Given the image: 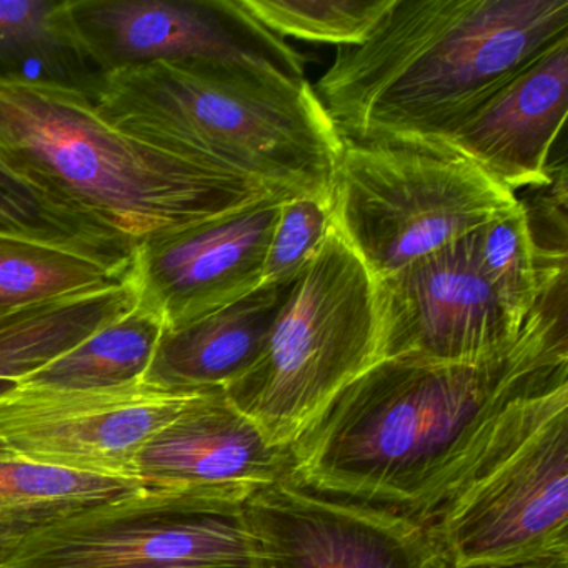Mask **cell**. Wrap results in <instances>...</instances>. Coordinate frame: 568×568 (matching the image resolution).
Segmentation results:
<instances>
[{
  "instance_id": "9",
  "label": "cell",
  "mask_w": 568,
  "mask_h": 568,
  "mask_svg": "<svg viewBox=\"0 0 568 568\" xmlns=\"http://www.w3.org/2000/svg\"><path fill=\"white\" fill-rule=\"evenodd\" d=\"M69 19L102 75L155 62H221L308 81L305 59L239 0H69Z\"/></svg>"
},
{
  "instance_id": "12",
  "label": "cell",
  "mask_w": 568,
  "mask_h": 568,
  "mask_svg": "<svg viewBox=\"0 0 568 568\" xmlns=\"http://www.w3.org/2000/svg\"><path fill=\"white\" fill-rule=\"evenodd\" d=\"M244 514L257 568H432L440 557L415 518L294 480L255 491Z\"/></svg>"
},
{
  "instance_id": "18",
  "label": "cell",
  "mask_w": 568,
  "mask_h": 568,
  "mask_svg": "<svg viewBox=\"0 0 568 568\" xmlns=\"http://www.w3.org/2000/svg\"><path fill=\"white\" fill-rule=\"evenodd\" d=\"M144 488L135 478L62 470L0 447V560L55 521L132 497Z\"/></svg>"
},
{
  "instance_id": "14",
  "label": "cell",
  "mask_w": 568,
  "mask_h": 568,
  "mask_svg": "<svg viewBox=\"0 0 568 568\" xmlns=\"http://www.w3.org/2000/svg\"><path fill=\"white\" fill-rule=\"evenodd\" d=\"M134 477L145 487L245 504L255 491L292 480V452L274 444L224 390H204L142 447Z\"/></svg>"
},
{
  "instance_id": "21",
  "label": "cell",
  "mask_w": 568,
  "mask_h": 568,
  "mask_svg": "<svg viewBox=\"0 0 568 568\" xmlns=\"http://www.w3.org/2000/svg\"><path fill=\"white\" fill-rule=\"evenodd\" d=\"M0 235L28 239L132 271L135 245L101 222L65 207L0 162Z\"/></svg>"
},
{
  "instance_id": "25",
  "label": "cell",
  "mask_w": 568,
  "mask_h": 568,
  "mask_svg": "<svg viewBox=\"0 0 568 568\" xmlns=\"http://www.w3.org/2000/svg\"><path fill=\"white\" fill-rule=\"evenodd\" d=\"M332 225L334 195L331 199L304 195L282 202L265 255L261 287L294 284L324 244Z\"/></svg>"
},
{
  "instance_id": "6",
  "label": "cell",
  "mask_w": 568,
  "mask_h": 568,
  "mask_svg": "<svg viewBox=\"0 0 568 568\" xmlns=\"http://www.w3.org/2000/svg\"><path fill=\"white\" fill-rule=\"evenodd\" d=\"M334 224L375 281L517 207V195L435 144L344 141Z\"/></svg>"
},
{
  "instance_id": "2",
  "label": "cell",
  "mask_w": 568,
  "mask_h": 568,
  "mask_svg": "<svg viewBox=\"0 0 568 568\" xmlns=\"http://www.w3.org/2000/svg\"><path fill=\"white\" fill-rule=\"evenodd\" d=\"M568 39V0H394L315 85L344 141H437Z\"/></svg>"
},
{
  "instance_id": "23",
  "label": "cell",
  "mask_w": 568,
  "mask_h": 568,
  "mask_svg": "<svg viewBox=\"0 0 568 568\" xmlns=\"http://www.w3.org/2000/svg\"><path fill=\"white\" fill-rule=\"evenodd\" d=\"M475 245L485 281L521 321L530 317L548 292L567 282V268L545 264L518 204L478 229Z\"/></svg>"
},
{
  "instance_id": "16",
  "label": "cell",
  "mask_w": 568,
  "mask_h": 568,
  "mask_svg": "<svg viewBox=\"0 0 568 568\" xmlns=\"http://www.w3.org/2000/svg\"><path fill=\"white\" fill-rule=\"evenodd\" d=\"M291 287H258L234 304L164 328L142 384L168 392L224 390L257 361Z\"/></svg>"
},
{
  "instance_id": "24",
  "label": "cell",
  "mask_w": 568,
  "mask_h": 568,
  "mask_svg": "<svg viewBox=\"0 0 568 568\" xmlns=\"http://www.w3.org/2000/svg\"><path fill=\"white\" fill-rule=\"evenodd\" d=\"M277 38L338 48L361 45L390 11L394 0H239Z\"/></svg>"
},
{
  "instance_id": "7",
  "label": "cell",
  "mask_w": 568,
  "mask_h": 568,
  "mask_svg": "<svg viewBox=\"0 0 568 568\" xmlns=\"http://www.w3.org/2000/svg\"><path fill=\"white\" fill-rule=\"evenodd\" d=\"M424 525L455 567L568 557V384L534 398Z\"/></svg>"
},
{
  "instance_id": "29",
  "label": "cell",
  "mask_w": 568,
  "mask_h": 568,
  "mask_svg": "<svg viewBox=\"0 0 568 568\" xmlns=\"http://www.w3.org/2000/svg\"><path fill=\"white\" fill-rule=\"evenodd\" d=\"M0 312H4V311H0Z\"/></svg>"
},
{
  "instance_id": "10",
  "label": "cell",
  "mask_w": 568,
  "mask_h": 568,
  "mask_svg": "<svg viewBox=\"0 0 568 568\" xmlns=\"http://www.w3.org/2000/svg\"><path fill=\"white\" fill-rule=\"evenodd\" d=\"M475 234L375 281L382 358L467 364L520 337L530 317L518 318L485 281Z\"/></svg>"
},
{
  "instance_id": "22",
  "label": "cell",
  "mask_w": 568,
  "mask_h": 568,
  "mask_svg": "<svg viewBox=\"0 0 568 568\" xmlns=\"http://www.w3.org/2000/svg\"><path fill=\"white\" fill-rule=\"evenodd\" d=\"M131 272L55 245L0 235V311L124 284Z\"/></svg>"
},
{
  "instance_id": "19",
  "label": "cell",
  "mask_w": 568,
  "mask_h": 568,
  "mask_svg": "<svg viewBox=\"0 0 568 568\" xmlns=\"http://www.w3.org/2000/svg\"><path fill=\"white\" fill-rule=\"evenodd\" d=\"M0 79L61 85L94 102L105 75L75 41L69 0H0Z\"/></svg>"
},
{
  "instance_id": "4",
  "label": "cell",
  "mask_w": 568,
  "mask_h": 568,
  "mask_svg": "<svg viewBox=\"0 0 568 568\" xmlns=\"http://www.w3.org/2000/svg\"><path fill=\"white\" fill-rule=\"evenodd\" d=\"M0 162L134 245L282 197L112 128L82 92L36 82L0 79Z\"/></svg>"
},
{
  "instance_id": "3",
  "label": "cell",
  "mask_w": 568,
  "mask_h": 568,
  "mask_svg": "<svg viewBox=\"0 0 568 568\" xmlns=\"http://www.w3.org/2000/svg\"><path fill=\"white\" fill-rule=\"evenodd\" d=\"M95 112L154 148L282 197L331 199L344 139L314 85L221 62H155L105 75Z\"/></svg>"
},
{
  "instance_id": "11",
  "label": "cell",
  "mask_w": 568,
  "mask_h": 568,
  "mask_svg": "<svg viewBox=\"0 0 568 568\" xmlns=\"http://www.w3.org/2000/svg\"><path fill=\"white\" fill-rule=\"evenodd\" d=\"M194 394L145 384L104 392L21 385L0 398V447L62 470L135 478L139 452Z\"/></svg>"
},
{
  "instance_id": "15",
  "label": "cell",
  "mask_w": 568,
  "mask_h": 568,
  "mask_svg": "<svg viewBox=\"0 0 568 568\" xmlns=\"http://www.w3.org/2000/svg\"><path fill=\"white\" fill-rule=\"evenodd\" d=\"M568 114V39L535 59L447 134L440 145L517 195L547 184Z\"/></svg>"
},
{
  "instance_id": "5",
  "label": "cell",
  "mask_w": 568,
  "mask_h": 568,
  "mask_svg": "<svg viewBox=\"0 0 568 568\" xmlns=\"http://www.w3.org/2000/svg\"><path fill=\"white\" fill-rule=\"evenodd\" d=\"M381 361L375 278L334 224L292 284L257 361L224 394L274 444L291 447Z\"/></svg>"
},
{
  "instance_id": "1",
  "label": "cell",
  "mask_w": 568,
  "mask_h": 568,
  "mask_svg": "<svg viewBox=\"0 0 568 568\" xmlns=\"http://www.w3.org/2000/svg\"><path fill=\"white\" fill-rule=\"evenodd\" d=\"M564 384L567 282L500 354L467 364L382 358L291 445L292 480L425 524L497 435Z\"/></svg>"
},
{
  "instance_id": "26",
  "label": "cell",
  "mask_w": 568,
  "mask_h": 568,
  "mask_svg": "<svg viewBox=\"0 0 568 568\" xmlns=\"http://www.w3.org/2000/svg\"><path fill=\"white\" fill-rule=\"evenodd\" d=\"M535 247L548 267L567 268V165L551 162L550 181L518 192Z\"/></svg>"
},
{
  "instance_id": "27",
  "label": "cell",
  "mask_w": 568,
  "mask_h": 568,
  "mask_svg": "<svg viewBox=\"0 0 568 568\" xmlns=\"http://www.w3.org/2000/svg\"><path fill=\"white\" fill-rule=\"evenodd\" d=\"M432 568H568V557L537 558V560L508 561V564L460 565V567L445 564L438 557Z\"/></svg>"
},
{
  "instance_id": "13",
  "label": "cell",
  "mask_w": 568,
  "mask_h": 568,
  "mask_svg": "<svg viewBox=\"0 0 568 568\" xmlns=\"http://www.w3.org/2000/svg\"><path fill=\"white\" fill-rule=\"evenodd\" d=\"M287 199L268 197L139 242L131 272L139 304L154 311L164 328H172L257 291L272 232Z\"/></svg>"
},
{
  "instance_id": "20",
  "label": "cell",
  "mask_w": 568,
  "mask_h": 568,
  "mask_svg": "<svg viewBox=\"0 0 568 568\" xmlns=\"http://www.w3.org/2000/svg\"><path fill=\"white\" fill-rule=\"evenodd\" d=\"M162 332V318L138 302L131 312L29 375L21 385L49 390L104 392L142 384Z\"/></svg>"
},
{
  "instance_id": "17",
  "label": "cell",
  "mask_w": 568,
  "mask_h": 568,
  "mask_svg": "<svg viewBox=\"0 0 568 568\" xmlns=\"http://www.w3.org/2000/svg\"><path fill=\"white\" fill-rule=\"evenodd\" d=\"M124 284L61 295L0 312V378L22 382L138 305Z\"/></svg>"
},
{
  "instance_id": "8",
  "label": "cell",
  "mask_w": 568,
  "mask_h": 568,
  "mask_svg": "<svg viewBox=\"0 0 568 568\" xmlns=\"http://www.w3.org/2000/svg\"><path fill=\"white\" fill-rule=\"evenodd\" d=\"M0 568H257L244 504L145 487L55 521Z\"/></svg>"
},
{
  "instance_id": "28",
  "label": "cell",
  "mask_w": 568,
  "mask_h": 568,
  "mask_svg": "<svg viewBox=\"0 0 568 568\" xmlns=\"http://www.w3.org/2000/svg\"><path fill=\"white\" fill-rule=\"evenodd\" d=\"M19 387H21V382L2 381L0 378V398L8 397L12 392L18 390Z\"/></svg>"
}]
</instances>
